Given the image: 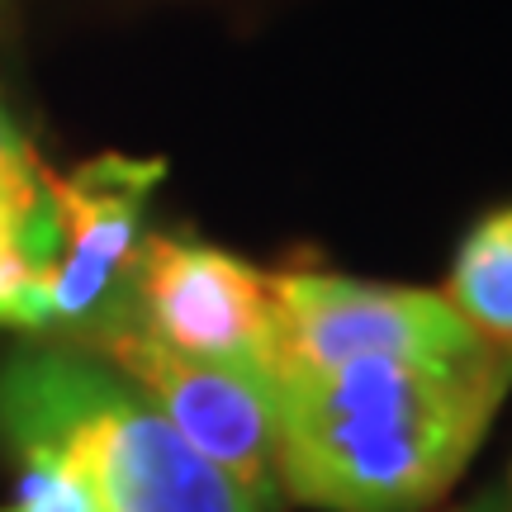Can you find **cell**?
Segmentation results:
<instances>
[{"mask_svg":"<svg viewBox=\"0 0 512 512\" xmlns=\"http://www.w3.org/2000/svg\"><path fill=\"white\" fill-rule=\"evenodd\" d=\"M508 389L503 351L275 375L280 489L328 512L432 508L465 475Z\"/></svg>","mask_w":512,"mask_h":512,"instance_id":"6da1fadb","label":"cell"},{"mask_svg":"<svg viewBox=\"0 0 512 512\" xmlns=\"http://www.w3.org/2000/svg\"><path fill=\"white\" fill-rule=\"evenodd\" d=\"M0 441L86 479L95 512H261L219 465L86 351L29 347L0 370Z\"/></svg>","mask_w":512,"mask_h":512,"instance_id":"7a4b0ae2","label":"cell"},{"mask_svg":"<svg viewBox=\"0 0 512 512\" xmlns=\"http://www.w3.org/2000/svg\"><path fill=\"white\" fill-rule=\"evenodd\" d=\"M81 347L100 351V361L114 375L133 380V389L181 432V441H190L209 465H219L261 512H275L280 503V465H275L280 422H275L271 375L181 356V351L162 347L157 337H147L124 309L100 318L81 337Z\"/></svg>","mask_w":512,"mask_h":512,"instance_id":"3957f363","label":"cell"},{"mask_svg":"<svg viewBox=\"0 0 512 512\" xmlns=\"http://www.w3.org/2000/svg\"><path fill=\"white\" fill-rule=\"evenodd\" d=\"M275 299V375L337 370L351 361H470L494 351L460 323L432 290L370 285L332 271L271 275Z\"/></svg>","mask_w":512,"mask_h":512,"instance_id":"277c9868","label":"cell"},{"mask_svg":"<svg viewBox=\"0 0 512 512\" xmlns=\"http://www.w3.org/2000/svg\"><path fill=\"white\" fill-rule=\"evenodd\" d=\"M119 309L181 356L275 380L271 275L223 247L166 233L143 238Z\"/></svg>","mask_w":512,"mask_h":512,"instance_id":"5b68a950","label":"cell"},{"mask_svg":"<svg viewBox=\"0 0 512 512\" xmlns=\"http://www.w3.org/2000/svg\"><path fill=\"white\" fill-rule=\"evenodd\" d=\"M162 162L95 157L72 176L48 171L57 219V261L43 285V332H86L124 304L128 275L143 247V209Z\"/></svg>","mask_w":512,"mask_h":512,"instance_id":"8992f818","label":"cell"},{"mask_svg":"<svg viewBox=\"0 0 512 512\" xmlns=\"http://www.w3.org/2000/svg\"><path fill=\"white\" fill-rule=\"evenodd\" d=\"M57 261V219L43 181L0 195V328L43 332V285Z\"/></svg>","mask_w":512,"mask_h":512,"instance_id":"52a82bcc","label":"cell"},{"mask_svg":"<svg viewBox=\"0 0 512 512\" xmlns=\"http://www.w3.org/2000/svg\"><path fill=\"white\" fill-rule=\"evenodd\" d=\"M441 299L479 342L512 356V204L484 214L465 233Z\"/></svg>","mask_w":512,"mask_h":512,"instance_id":"ba28073f","label":"cell"},{"mask_svg":"<svg viewBox=\"0 0 512 512\" xmlns=\"http://www.w3.org/2000/svg\"><path fill=\"white\" fill-rule=\"evenodd\" d=\"M19 465L24 470H19L15 498L0 512H95L91 489L72 465L53 456H19Z\"/></svg>","mask_w":512,"mask_h":512,"instance_id":"9c48e42d","label":"cell"},{"mask_svg":"<svg viewBox=\"0 0 512 512\" xmlns=\"http://www.w3.org/2000/svg\"><path fill=\"white\" fill-rule=\"evenodd\" d=\"M48 166L38 162V152L29 147L24 128L15 124L10 105L0 100V195H15V190H29V185L43 181Z\"/></svg>","mask_w":512,"mask_h":512,"instance_id":"30bf717a","label":"cell"},{"mask_svg":"<svg viewBox=\"0 0 512 512\" xmlns=\"http://www.w3.org/2000/svg\"><path fill=\"white\" fill-rule=\"evenodd\" d=\"M456 512H512V508H508V498L503 494H484V498H475V503H465V508H456Z\"/></svg>","mask_w":512,"mask_h":512,"instance_id":"8fae6325","label":"cell"},{"mask_svg":"<svg viewBox=\"0 0 512 512\" xmlns=\"http://www.w3.org/2000/svg\"><path fill=\"white\" fill-rule=\"evenodd\" d=\"M508 508H512V503H508Z\"/></svg>","mask_w":512,"mask_h":512,"instance_id":"7c38bea8","label":"cell"}]
</instances>
